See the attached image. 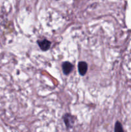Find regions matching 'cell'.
I'll return each instance as SVG.
<instances>
[{
  "label": "cell",
  "instance_id": "cell-1",
  "mask_svg": "<svg viewBox=\"0 0 131 132\" xmlns=\"http://www.w3.org/2000/svg\"><path fill=\"white\" fill-rule=\"evenodd\" d=\"M64 122L68 128H70L73 126L74 122V118L71 115L67 113L64 116Z\"/></svg>",
  "mask_w": 131,
  "mask_h": 132
},
{
  "label": "cell",
  "instance_id": "cell-4",
  "mask_svg": "<svg viewBox=\"0 0 131 132\" xmlns=\"http://www.w3.org/2000/svg\"><path fill=\"white\" fill-rule=\"evenodd\" d=\"M78 71L81 76H84L87 71V64L86 62L81 61L78 63Z\"/></svg>",
  "mask_w": 131,
  "mask_h": 132
},
{
  "label": "cell",
  "instance_id": "cell-6",
  "mask_svg": "<svg viewBox=\"0 0 131 132\" xmlns=\"http://www.w3.org/2000/svg\"><path fill=\"white\" fill-rule=\"evenodd\" d=\"M57 1H58V0H57Z\"/></svg>",
  "mask_w": 131,
  "mask_h": 132
},
{
  "label": "cell",
  "instance_id": "cell-2",
  "mask_svg": "<svg viewBox=\"0 0 131 132\" xmlns=\"http://www.w3.org/2000/svg\"><path fill=\"white\" fill-rule=\"evenodd\" d=\"M73 69V66L69 62H64L62 64V70L64 74L68 75Z\"/></svg>",
  "mask_w": 131,
  "mask_h": 132
},
{
  "label": "cell",
  "instance_id": "cell-5",
  "mask_svg": "<svg viewBox=\"0 0 131 132\" xmlns=\"http://www.w3.org/2000/svg\"><path fill=\"white\" fill-rule=\"evenodd\" d=\"M114 132H124L122 125L119 121H117L114 126Z\"/></svg>",
  "mask_w": 131,
  "mask_h": 132
},
{
  "label": "cell",
  "instance_id": "cell-3",
  "mask_svg": "<svg viewBox=\"0 0 131 132\" xmlns=\"http://www.w3.org/2000/svg\"><path fill=\"white\" fill-rule=\"evenodd\" d=\"M38 45L39 46L40 48H41L42 51H46V50H48L50 48L51 42L48 41L47 39H44L41 41H39Z\"/></svg>",
  "mask_w": 131,
  "mask_h": 132
}]
</instances>
